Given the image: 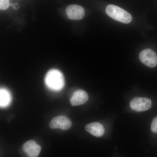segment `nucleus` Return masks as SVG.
I'll return each instance as SVG.
<instances>
[{"mask_svg": "<svg viewBox=\"0 0 157 157\" xmlns=\"http://www.w3.org/2000/svg\"><path fill=\"white\" fill-rule=\"evenodd\" d=\"M45 82L47 87L55 91L61 90L65 85L63 75L59 70L56 69L48 71L45 76Z\"/></svg>", "mask_w": 157, "mask_h": 157, "instance_id": "obj_1", "label": "nucleus"}, {"mask_svg": "<svg viewBox=\"0 0 157 157\" xmlns=\"http://www.w3.org/2000/svg\"><path fill=\"white\" fill-rule=\"evenodd\" d=\"M106 12L111 18L124 24H128L132 21V15L129 12L114 5L107 6Z\"/></svg>", "mask_w": 157, "mask_h": 157, "instance_id": "obj_2", "label": "nucleus"}, {"mask_svg": "<svg viewBox=\"0 0 157 157\" xmlns=\"http://www.w3.org/2000/svg\"><path fill=\"white\" fill-rule=\"evenodd\" d=\"M130 107L137 112L146 111L151 108V101L147 98L135 97L130 102Z\"/></svg>", "mask_w": 157, "mask_h": 157, "instance_id": "obj_3", "label": "nucleus"}, {"mask_svg": "<svg viewBox=\"0 0 157 157\" xmlns=\"http://www.w3.org/2000/svg\"><path fill=\"white\" fill-rule=\"evenodd\" d=\"M139 58L144 64L149 67H154L157 65V55L151 49L142 51L139 55Z\"/></svg>", "mask_w": 157, "mask_h": 157, "instance_id": "obj_4", "label": "nucleus"}, {"mask_svg": "<svg viewBox=\"0 0 157 157\" xmlns=\"http://www.w3.org/2000/svg\"><path fill=\"white\" fill-rule=\"evenodd\" d=\"M72 126L71 120L65 116H59L54 117L49 124V127L52 129H59L67 130Z\"/></svg>", "mask_w": 157, "mask_h": 157, "instance_id": "obj_5", "label": "nucleus"}, {"mask_svg": "<svg viewBox=\"0 0 157 157\" xmlns=\"http://www.w3.org/2000/svg\"><path fill=\"white\" fill-rule=\"evenodd\" d=\"M66 13L69 18L75 20L82 19L85 15V10L81 6L72 5L66 9Z\"/></svg>", "mask_w": 157, "mask_h": 157, "instance_id": "obj_6", "label": "nucleus"}, {"mask_svg": "<svg viewBox=\"0 0 157 157\" xmlns=\"http://www.w3.org/2000/svg\"><path fill=\"white\" fill-rule=\"evenodd\" d=\"M22 148L24 152L29 157H38L41 151L40 145L33 140L26 142L24 144Z\"/></svg>", "mask_w": 157, "mask_h": 157, "instance_id": "obj_7", "label": "nucleus"}, {"mask_svg": "<svg viewBox=\"0 0 157 157\" xmlns=\"http://www.w3.org/2000/svg\"><path fill=\"white\" fill-rule=\"evenodd\" d=\"M87 93L83 90H77L74 92L70 99V104L73 106H79L85 104L88 100Z\"/></svg>", "mask_w": 157, "mask_h": 157, "instance_id": "obj_8", "label": "nucleus"}, {"mask_svg": "<svg viewBox=\"0 0 157 157\" xmlns=\"http://www.w3.org/2000/svg\"><path fill=\"white\" fill-rule=\"evenodd\" d=\"M85 129L90 134L97 137L103 136L105 132L103 125L99 122H93L88 124L86 126Z\"/></svg>", "mask_w": 157, "mask_h": 157, "instance_id": "obj_9", "label": "nucleus"}, {"mask_svg": "<svg viewBox=\"0 0 157 157\" xmlns=\"http://www.w3.org/2000/svg\"><path fill=\"white\" fill-rule=\"evenodd\" d=\"M11 93L4 88H0V107L5 108L9 106L11 101Z\"/></svg>", "mask_w": 157, "mask_h": 157, "instance_id": "obj_10", "label": "nucleus"}, {"mask_svg": "<svg viewBox=\"0 0 157 157\" xmlns=\"http://www.w3.org/2000/svg\"><path fill=\"white\" fill-rule=\"evenodd\" d=\"M10 0H0V10H7L10 6Z\"/></svg>", "mask_w": 157, "mask_h": 157, "instance_id": "obj_11", "label": "nucleus"}, {"mask_svg": "<svg viewBox=\"0 0 157 157\" xmlns=\"http://www.w3.org/2000/svg\"><path fill=\"white\" fill-rule=\"evenodd\" d=\"M151 129L153 133H157V117H155L152 122Z\"/></svg>", "mask_w": 157, "mask_h": 157, "instance_id": "obj_12", "label": "nucleus"}, {"mask_svg": "<svg viewBox=\"0 0 157 157\" xmlns=\"http://www.w3.org/2000/svg\"><path fill=\"white\" fill-rule=\"evenodd\" d=\"M13 9L14 10H17L20 8V6L18 3H15L13 4V6H12Z\"/></svg>", "mask_w": 157, "mask_h": 157, "instance_id": "obj_13", "label": "nucleus"}, {"mask_svg": "<svg viewBox=\"0 0 157 157\" xmlns=\"http://www.w3.org/2000/svg\"><path fill=\"white\" fill-rule=\"evenodd\" d=\"M13 4H12V3H10V6H12H12H13Z\"/></svg>", "mask_w": 157, "mask_h": 157, "instance_id": "obj_14", "label": "nucleus"}]
</instances>
